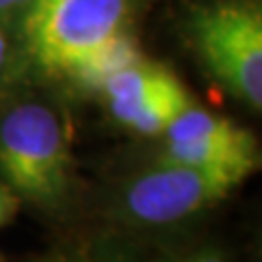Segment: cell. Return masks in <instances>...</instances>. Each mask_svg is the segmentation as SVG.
Instances as JSON below:
<instances>
[{"instance_id":"cell-2","label":"cell","mask_w":262,"mask_h":262,"mask_svg":"<svg viewBox=\"0 0 262 262\" xmlns=\"http://www.w3.org/2000/svg\"><path fill=\"white\" fill-rule=\"evenodd\" d=\"M129 0H31L22 39L42 72L61 77L96 48L129 31Z\"/></svg>"},{"instance_id":"cell-12","label":"cell","mask_w":262,"mask_h":262,"mask_svg":"<svg viewBox=\"0 0 262 262\" xmlns=\"http://www.w3.org/2000/svg\"><path fill=\"white\" fill-rule=\"evenodd\" d=\"M39 262H55L53 258H46V260H39Z\"/></svg>"},{"instance_id":"cell-5","label":"cell","mask_w":262,"mask_h":262,"mask_svg":"<svg viewBox=\"0 0 262 262\" xmlns=\"http://www.w3.org/2000/svg\"><path fill=\"white\" fill-rule=\"evenodd\" d=\"M158 160L208 168L247 179L260 166L258 142L251 131L203 107H186L166 127Z\"/></svg>"},{"instance_id":"cell-4","label":"cell","mask_w":262,"mask_h":262,"mask_svg":"<svg viewBox=\"0 0 262 262\" xmlns=\"http://www.w3.org/2000/svg\"><path fill=\"white\" fill-rule=\"evenodd\" d=\"M241 184L221 170L158 160L120 188L116 214L129 225L168 227L216 206Z\"/></svg>"},{"instance_id":"cell-3","label":"cell","mask_w":262,"mask_h":262,"mask_svg":"<svg viewBox=\"0 0 262 262\" xmlns=\"http://www.w3.org/2000/svg\"><path fill=\"white\" fill-rule=\"evenodd\" d=\"M196 55L221 85L251 110L262 107V11L253 0H221L190 18Z\"/></svg>"},{"instance_id":"cell-11","label":"cell","mask_w":262,"mask_h":262,"mask_svg":"<svg viewBox=\"0 0 262 262\" xmlns=\"http://www.w3.org/2000/svg\"><path fill=\"white\" fill-rule=\"evenodd\" d=\"M29 3H31V0H0V13L13 11V9H18V7L29 5Z\"/></svg>"},{"instance_id":"cell-7","label":"cell","mask_w":262,"mask_h":262,"mask_svg":"<svg viewBox=\"0 0 262 262\" xmlns=\"http://www.w3.org/2000/svg\"><path fill=\"white\" fill-rule=\"evenodd\" d=\"M138 59H142L138 42L129 31H122L101 48H96L92 55H88L79 66H75L66 75V81H70L81 92H101L110 77L136 63Z\"/></svg>"},{"instance_id":"cell-6","label":"cell","mask_w":262,"mask_h":262,"mask_svg":"<svg viewBox=\"0 0 262 262\" xmlns=\"http://www.w3.org/2000/svg\"><path fill=\"white\" fill-rule=\"evenodd\" d=\"M118 125L140 136L164 134L186 107H190L184 83L170 68L144 57L105 81L101 92Z\"/></svg>"},{"instance_id":"cell-13","label":"cell","mask_w":262,"mask_h":262,"mask_svg":"<svg viewBox=\"0 0 262 262\" xmlns=\"http://www.w3.org/2000/svg\"><path fill=\"white\" fill-rule=\"evenodd\" d=\"M0 262H5V260H3V256H0Z\"/></svg>"},{"instance_id":"cell-8","label":"cell","mask_w":262,"mask_h":262,"mask_svg":"<svg viewBox=\"0 0 262 262\" xmlns=\"http://www.w3.org/2000/svg\"><path fill=\"white\" fill-rule=\"evenodd\" d=\"M13 66H15V51L9 42V35L0 29V90L11 79Z\"/></svg>"},{"instance_id":"cell-9","label":"cell","mask_w":262,"mask_h":262,"mask_svg":"<svg viewBox=\"0 0 262 262\" xmlns=\"http://www.w3.org/2000/svg\"><path fill=\"white\" fill-rule=\"evenodd\" d=\"M20 196L15 194L5 182H0V227H5L7 223H11L13 216L20 210Z\"/></svg>"},{"instance_id":"cell-1","label":"cell","mask_w":262,"mask_h":262,"mask_svg":"<svg viewBox=\"0 0 262 262\" xmlns=\"http://www.w3.org/2000/svg\"><path fill=\"white\" fill-rule=\"evenodd\" d=\"M0 182L44 212L61 210L75 182L70 134L59 112L22 101L0 116Z\"/></svg>"},{"instance_id":"cell-10","label":"cell","mask_w":262,"mask_h":262,"mask_svg":"<svg viewBox=\"0 0 262 262\" xmlns=\"http://www.w3.org/2000/svg\"><path fill=\"white\" fill-rule=\"evenodd\" d=\"M155 262H227V258L221 253L219 249H196L186 256H175V258H164V260H155Z\"/></svg>"}]
</instances>
